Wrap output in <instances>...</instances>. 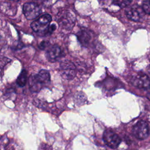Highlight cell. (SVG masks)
I'll list each match as a JSON object with an SVG mask.
<instances>
[{
    "mask_svg": "<svg viewBox=\"0 0 150 150\" xmlns=\"http://www.w3.org/2000/svg\"><path fill=\"white\" fill-rule=\"evenodd\" d=\"M52 21V17L49 14L45 13L40 16L36 20L32 22L30 26L36 32H42L47 30L49 23Z\"/></svg>",
    "mask_w": 150,
    "mask_h": 150,
    "instance_id": "6da1fadb",
    "label": "cell"
},
{
    "mask_svg": "<svg viewBox=\"0 0 150 150\" xmlns=\"http://www.w3.org/2000/svg\"><path fill=\"white\" fill-rule=\"evenodd\" d=\"M125 15L127 17L133 21L138 22L145 15V13L142 7L137 4L129 5L125 9Z\"/></svg>",
    "mask_w": 150,
    "mask_h": 150,
    "instance_id": "7a4b0ae2",
    "label": "cell"
},
{
    "mask_svg": "<svg viewBox=\"0 0 150 150\" xmlns=\"http://www.w3.org/2000/svg\"><path fill=\"white\" fill-rule=\"evenodd\" d=\"M60 70L62 76L67 80L73 79L76 74V69L74 64L69 60L63 61L60 63Z\"/></svg>",
    "mask_w": 150,
    "mask_h": 150,
    "instance_id": "3957f363",
    "label": "cell"
},
{
    "mask_svg": "<svg viewBox=\"0 0 150 150\" xmlns=\"http://www.w3.org/2000/svg\"><path fill=\"white\" fill-rule=\"evenodd\" d=\"M149 133L148 124L144 121H138L133 127L132 134L139 139H146Z\"/></svg>",
    "mask_w": 150,
    "mask_h": 150,
    "instance_id": "277c9868",
    "label": "cell"
},
{
    "mask_svg": "<svg viewBox=\"0 0 150 150\" xmlns=\"http://www.w3.org/2000/svg\"><path fill=\"white\" fill-rule=\"evenodd\" d=\"M103 138L105 144L111 148H117L121 142V138L110 129H107L104 132Z\"/></svg>",
    "mask_w": 150,
    "mask_h": 150,
    "instance_id": "5b68a950",
    "label": "cell"
},
{
    "mask_svg": "<svg viewBox=\"0 0 150 150\" xmlns=\"http://www.w3.org/2000/svg\"><path fill=\"white\" fill-rule=\"evenodd\" d=\"M23 12L28 19H33L37 18L40 13L39 6L34 2L25 3L23 6Z\"/></svg>",
    "mask_w": 150,
    "mask_h": 150,
    "instance_id": "8992f818",
    "label": "cell"
},
{
    "mask_svg": "<svg viewBox=\"0 0 150 150\" xmlns=\"http://www.w3.org/2000/svg\"><path fill=\"white\" fill-rule=\"evenodd\" d=\"M131 82L134 86L141 89L147 90L150 87V79L145 74H138L132 79Z\"/></svg>",
    "mask_w": 150,
    "mask_h": 150,
    "instance_id": "52a82bcc",
    "label": "cell"
},
{
    "mask_svg": "<svg viewBox=\"0 0 150 150\" xmlns=\"http://www.w3.org/2000/svg\"><path fill=\"white\" fill-rule=\"evenodd\" d=\"M57 21L60 26L67 29H71L74 24V19L73 15L67 12H63L60 15Z\"/></svg>",
    "mask_w": 150,
    "mask_h": 150,
    "instance_id": "ba28073f",
    "label": "cell"
},
{
    "mask_svg": "<svg viewBox=\"0 0 150 150\" xmlns=\"http://www.w3.org/2000/svg\"><path fill=\"white\" fill-rule=\"evenodd\" d=\"M62 54V52L60 46L57 45H54L50 47L46 53L47 59L51 62L57 61Z\"/></svg>",
    "mask_w": 150,
    "mask_h": 150,
    "instance_id": "9c48e42d",
    "label": "cell"
},
{
    "mask_svg": "<svg viewBox=\"0 0 150 150\" xmlns=\"http://www.w3.org/2000/svg\"><path fill=\"white\" fill-rule=\"evenodd\" d=\"M78 41L80 43L84 46H87L91 40V33L86 29H81L76 35Z\"/></svg>",
    "mask_w": 150,
    "mask_h": 150,
    "instance_id": "30bf717a",
    "label": "cell"
},
{
    "mask_svg": "<svg viewBox=\"0 0 150 150\" xmlns=\"http://www.w3.org/2000/svg\"><path fill=\"white\" fill-rule=\"evenodd\" d=\"M34 76L36 80L41 84L47 83L50 81V73L46 70L42 69L40 70L38 74Z\"/></svg>",
    "mask_w": 150,
    "mask_h": 150,
    "instance_id": "8fae6325",
    "label": "cell"
},
{
    "mask_svg": "<svg viewBox=\"0 0 150 150\" xmlns=\"http://www.w3.org/2000/svg\"><path fill=\"white\" fill-rule=\"evenodd\" d=\"M29 84L30 89L33 92H38L42 88V84L36 80L34 75H31L29 77Z\"/></svg>",
    "mask_w": 150,
    "mask_h": 150,
    "instance_id": "7c38bea8",
    "label": "cell"
},
{
    "mask_svg": "<svg viewBox=\"0 0 150 150\" xmlns=\"http://www.w3.org/2000/svg\"><path fill=\"white\" fill-rule=\"evenodd\" d=\"M28 80V73L26 70H22L16 79V83L19 87H24L26 84Z\"/></svg>",
    "mask_w": 150,
    "mask_h": 150,
    "instance_id": "4fadbf2b",
    "label": "cell"
},
{
    "mask_svg": "<svg viewBox=\"0 0 150 150\" xmlns=\"http://www.w3.org/2000/svg\"><path fill=\"white\" fill-rule=\"evenodd\" d=\"M132 1V0H112V4L121 8H123L129 6Z\"/></svg>",
    "mask_w": 150,
    "mask_h": 150,
    "instance_id": "5bb4252c",
    "label": "cell"
},
{
    "mask_svg": "<svg viewBox=\"0 0 150 150\" xmlns=\"http://www.w3.org/2000/svg\"><path fill=\"white\" fill-rule=\"evenodd\" d=\"M141 7L145 14L150 15V0H144Z\"/></svg>",
    "mask_w": 150,
    "mask_h": 150,
    "instance_id": "9a60e30c",
    "label": "cell"
},
{
    "mask_svg": "<svg viewBox=\"0 0 150 150\" xmlns=\"http://www.w3.org/2000/svg\"><path fill=\"white\" fill-rule=\"evenodd\" d=\"M56 29V26L55 24H52L50 25H49L46 30V33H49V34H51Z\"/></svg>",
    "mask_w": 150,
    "mask_h": 150,
    "instance_id": "2e32d148",
    "label": "cell"
},
{
    "mask_svg": "<svg viewBox=\"0 0 150 150\" xmlns=\"http://www.w3.org/2000/svg\"><path fill=\"white\" fill-rule=\"evenodd\" d=\"M49 45V43L47 41H43L39 45V48L42 50H45L46 49Z\"/></svg>",
    "mask_w": 150,
    "mask_h": 150,
    "instance_id": "e0dca14e",
    "label": "cell"
},
{
    "mask_svg": "<svg viewBox=\"0 0 150 150\" xmlns=\"http://www.w3.org/2000/svg\"><path fill=\"white\" fill-rule=\"evenodd\" d=\"M48 0H35V1L36 2L35 4H44L45 2H47Z\"/></svg>",
    "mask_w": 150,
    "mask_h": 150,
    "instance_id": "ac0fdd59",
    "label": "cell"
},
{
    "mask_svg": "<svg viewBox=\"0 0 150 150\" xmlns=\"http://www.w3.org/2000/svg\"><path fill=\"white\" fill-rule=\"evenodd\" d=\"M148 92L146 93V97L150 101V87L148 89Z\"/></svg>",
    "mask_w": 150,
    "mask_h": 150,
    "instance_id": "d6986e66",
    "label": "cell"
},
{
    "mask_svg": "<svg viewBox=\"0 0 150 150\" xmlns=\"http://www.w3.org/2000/svg\"><path fill=\"white\" fill-rule=\"evenodd\" d=\"M148 71H149V74H150V65L149 66V67H148Z\"/></svg>",
    "mask_w": 150,
    "mask_h": 150,
    "instance_id": "ffe728a7",
    "label": "cell"
},
{
    "mask_svg": "<svg viewBox=\"0 0 150 150\" xmlns=\"http://www.w3.org/2000/svg\"><path fill=\"white\" fill-rule=\"evenodd\" d=\"M14 1H19V0H14Z\"/></svg>",
    "mask_w": 150,
    "mask_h": 150,
    "instance_id": "44dd1931",
    "label": "cell"
},
{
    "mask_svg": "<svg viewBox=\"0 0 150 150\" xmlns=\"http://www.w3.org/2000/svg\"><path fill=\"white\" fill-rule=\"evenodd\" d=\"M0 38H1V36H0Z\"/></svg>",
    "mask_w": 150,
    "mask_h": 150,
    "instance_id": "7402d4cb",
    "label": "cell"
}]
</instances>
